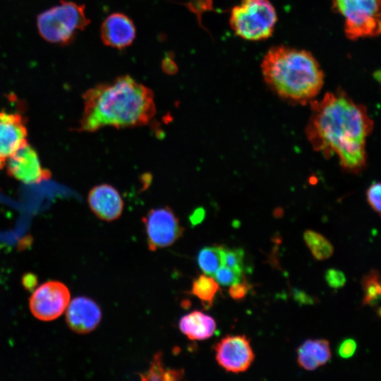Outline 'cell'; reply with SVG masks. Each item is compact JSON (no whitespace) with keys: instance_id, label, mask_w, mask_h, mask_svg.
<instances>
[{"instance_id":"9c48e42d","label":"cell","mask_w":381,"mask_h":381,"mask_svg":"<svg viewBox=\"0 0 381 381\" xmlns=\"http://www.w3.org/2000/svg\"><path fill=\"white\" fill-rule=\"evenodd\" d=\"M214 350L218 364L235 373L248 370L255 358L250 341L244 335L226 336L217 344Z\"/></svg>"},{"instance_id":"277c9868","label":"cell","mask_w":381,"mask_h":381,"mask_svg":"<svg viewBox=\"0 0 381 381\" xmlns=\"http://www.w3.org/2000/svg\"><path fill=\"white\" fill-rule=\"evenodd\" d=\"M90 22L85 6L71 1H61L37 17L40 36L48 42L60 45L70 44Z\"/></svg>"},{"instance_id":"3957f363","label":"cell","mask_w":381,"mask_h":381,"mask_svg":"<svg viewBox=\"0 0 381 381\" xmlns=\"http://www.w3.org/2000/svg\"><path fill=\"white\" fill-rule=\"evenodd\" d=\"M261 71L274 93L297 103L313 101L324 84L322 69L314 56L286 46L270 49L262 59Z\"/></svg>"},{"instance_id":"7402d4cb","label":"cell","mask_w":381,"mask_h":381,"mask_svg":"<svg viewBox=\"0 0 381 381\" xmlns=\"http://www.w3.org/2000/svg\"><path fill=\"white\" fill-rule=\"evenodd\" d=\"M222 266L227 267L238 272L243 270L244 251L241 248H222Z\"/></svg>"},{"instance_id":"8992f818","label":"cell","mask_w":381,"mask_h":381,"mask_svg":"<svg viewBox=\"0 0 381 381\" xmlns=\"http://www.w3.org/2000/svg\"><path fill=\"white\" fill-rule=\"evenodd\" d=\"M332 7L344 19V32L351 40L380 33V0H332Z\"/></svg>"},{"instance_id":"4fadbf2b","label":"cell","mask_w":381,"mask_h":381,"mask_svg":"<svg viewBox=\"0 0 381 381\" xmlns=\"http://www.w3.org/2000/svg\"><path fill=\"white\" fill-rule=\"evenodd\" d=\"M66 319L73 331L86 334L98 326L102 319V312L94 301L80 296L69 303L66 310Z\"/></svg>"},{"instance_id":"d4e9b609","label":"cell","mask_w":381,"mask_h":381,"mask_svg":"<svg viewBox=\"0 0 381 381\" xmlns=\"http://www.w3.org/2000/svg\"><path fill=\"white\" fill-rule=\"evenodd\" d=\"M325 278L328 285L332 288H340L346 281L344 274L337 269H329L326 271Z\"/></svg>"},{"instance_id":"5bb4252c","label":"cell","mask_w":381,"mask_h":381,"mask_svg":"<svg viewBox=\"0 0 381 381\" xmlns=\"http://www.w3.org/2000/svg\"><path fill=\"white\" fill-rule=\"evenodd\" d=\"M135 35L133 22L122 13H114L108 16L100 28V36L104 44L119 49L130 46Z\"/></svg>"},{"instance_id":"603a6c76","label":"cell","mask_w":381,"mask_h":381,"mask_svg":"<svg viewBox=\"0 0 381 381\" xmlns=\"http://www.w3.org/2000/svg\"><path fill=\"white\" fill-rule=\"evenodd\" d=\"M242 273L225 266L220 267L213 274V278L219 284L231 286L240 282Z\"/></svg>"},{"instance_id":"44dd1931","label":"cell","mask_w":381,"mask_h":381,"mask_svg":"<svg viewBox=\"0 0 381 381\" xmlns=\"http://www.w3.org/2000/svg\"><path fill=\"white\" fill-rule=\"evenodd\" d=\"M363 305L375 306L380 299L381 287L379 272L372 270L362 279Z\"/></svg>"},{"instance_id":"7c38bea8","label":"cell","mask_w":381,"mask_h":381,"mask_svg":"<svg viewBox=\"0 0 381 381\" xmlns=\"http://www.w3.org/2000/svg\"><path fill=\"white\" fill-rule=\"evenodd\" d=\"M87 202L93 213L107 222L119 218L124 208L120 193L116 188L107 183L92 188L88 193Z\"/></svg>"},{"instance_id":"e0dca14e","label":"cell","mask_w":381,"mask_h":381,"mask_svg":"<svg viewBox=\"0 0 381 381\" xmlns=\"http://www.w3.org/2000/svg\"><path fill=\"white\" fill-rule=\"evenodd\" d=\"M183 369H165L162 363V353L155 354L150 367L147 372L140 374L142 380H164L174 381L183 378Z\"/></svg>"},{"instance_id":"ffe728a7","label":"cell","mask_w":381,"mask_h":381,"mask_svg":"<svg viewBox=\"0 0 381 381\" xmlns=\"http://www.w3.org/2000/svg\"><path fill=\"white\" fill-rule=\"evenodd\" d=\"M303 238L315 259L322 260L332 255L334 252L332 245L322 234L307 230L303 234Z\"/></svg>"},{"instance_id":"ba28073f","label":"cell","mask_w":381,"mask_h":381,"mask_svg":"<svg viewBox=\"0 0 381 381\" xmlns=\"http://www.w3.org/2000/svg\"><path fill=\"white\" fill-rule=\"evenodd\" d=\"M70 298L69 289L65 284L57 281H49L33 291L29 300V307L36 318L51 321L66 311Z\"/></svg>"},{"instance_id":"52a82bcc","label":"cell","mask_w":381,"mask_h":381,"mask_svg":"<svg viewBox=\"0 0 381 381\" xmlns=\"http://www.w3.org/2000/svg\"><path fill=\"white\" fill-rule=\"evenodd\" d=\"M142 221L151 251L171 246L184 231L179 219L168 206L150 210Z\"/></svg>"},{"instance_id":"6da1fadb","label":"cell","mask_w":381,"mask_h":381,"mask_svg":"<svg viewBox=\"0 0 381 381\" xmlns=\"http://www.w3.org/2000/svg\"><path fill=\"white\" fill-rule=\"evenodd\" d=\"M310 102L306 134L313 148L325 156L336 155L347 171L363 169L366 139L373 128L365 107L342 90L326 92L320 100Z\"/></svg>"},{"instance_id":"30bf717a","label":"cell","mask_w":381,"mask_h":381,"mask_svg":"<svg viewBox=\"0 0 381 381\" xmlns=\"http://www.w3.org/2000/svg\"><path fill=\"white\" fill-rule=\"evenodd\" d=\"M28 131L22 116L16 113L0 112V168L18 149L28 143Z\"/></svg>"},{"instance_id":"7a4b0ae2","label":"cell","mask_w":381,"mask_h":381,"mask_svg":"<svg viewBox=\"0 0 381 381\" xmlns=\"http://www.w3.org/2000/svg\"><path fill=\"white\" fill-rule=\"evenodd\" d=\"M83 98L79 131L92 133L107 126L116 129L143 126L157 113L153 92L128 75L88 89Z\"/></svg>"},{"instance_id":"484cf974","label":"cell","mask_w":381,"mask_h":381,"mask_svg":"<svg viewBox=\"0 0 381 381\" xmlns=\"http://www.w3.org/2000/svg\"><path fill=\"white\" fill-rule=\"evenodd\" d=\"M356 347V342L353 339H346L339 344L337 352L340 357L349 358L354 354Z\"/></svg>"},{"instance_id":"83f0119b","label":"cell","mask_w":381,"mask_h":381,"mask_svg":"<svg viewBox=\"0 0 381 381\" xmlns=\"http://www.w3.org/2000/svg\"><path fill=\"white\" fill-rule=\"evenodd\" d=\"M294 296L296 301L302 304H311L313 303V299L303 291L296 290Z\"/></svg>"},{"instance_id":"2e32d148","label":"cell","mask_w":381,"mask_h":381,"mask_svg":"<svg viewBox=\"0 0 381 381\" xmlns=\"http://www.w3.org/2000/svg\"><path fill=\"white\" fill-rule=\"evenodd\" d=\"M181 332L191 340H204L215 332L217 324L211 316L195 310L184 316L179 321Z\"/></svg>"},{"instance_id":"8fae6325","label":"cell","mask_w":381,"mask_h":381,"mask_svg":"<svg viewBox=\"0 0 381 381\" xmlns=\"http://www.w3.org/2000/svg\"><path fill=\"white\" fill-rule=\"evenodd\" d=\"M8 174L25 183H37L48 177L40 163L36 152L28 143L18 149L6 162Z\"/></svg>"},{"instance_id":"cb8c5ba5","label":"cell","mask_w":381,"mask_h":381,"mask_svg":"<svg viewBox=\"0 0 381 381\" xmlns=\"http://www.w3.org/2000/svg\"><path fill=\"white\" fill-rule=\"evenodd\" d=\"M380 195L381 184L380 182L374 181L371 183L366 191L367 201L370 207L379 214H380Z\"/></svg>"},{"instance_id":"5b68a950","label":"cell","mask_w":381,"mask_h":381,"mask_svg":"<svg viewBox=\"0 0 381 381\" xmlns=\"http://www.w3.org/2000/svg\"><path fill=\"white\" fill-rule=\"evenodd\" d=\"M277 20L269 0H242L231 11L229 25L236 35L251 41L270 37Z\"/></svg>"},{"instance_id":"d6986e66","label":"cell","mask_w":381,"mask_h":381,"mask_svg":"<svg viewBox=\"0 0 381 381\" xmlns=\"http://www.w3.org/2000/svg\"><path fill=\"white\" fill-rule=\"evenodd\" d=\"M223 246H207L202 248L198 255V263L205 274L213 276L222 266Z\"/></svg>"},{"instance_id":"9a60e30c","label":"cell","mask_w":381,"mask_h":381,"mask_svg":"<svg viewBox=\"0 0 381 381\" xmlns=\"http://www.w3.org/2000/svg\"><path fill=\"white\" fill-rule=\"evenodd\" d=\"M297 362L306 370H314L331 358L329 344L325 339H308L297 350Z\"/></svg>"},{"instance_id":"4316f807","label":"cell","mask_w":381,"mask_h":381,"mask_svg":"<svg viewBox=\"0 0 381 381\" xmlns=\"http://www.w3.org/2000/svg\"><path fill=\"white\" fill-rule=\"evenodd\" d=\"M249 289L250 286L246 282H238L230 286L229 293L232 298L241 300L246 296Z\"/></svg>"},{"instance_id":"ac0fdd59","label":"cell","mask_w":381,"mask_h":381,"mask_svg":"<svg viewBox=\"0 0 381 381\" xmlns=\"http://www.w3.org/2000/svg\"><path fill=\"white\" fill-rule=\"evenodd\" d=\"M218 290L217 281L212 276L204 274L193 282L190 293L199 298L205 306L209 307L212 306Z\"/></svg>"}]
</instances>
